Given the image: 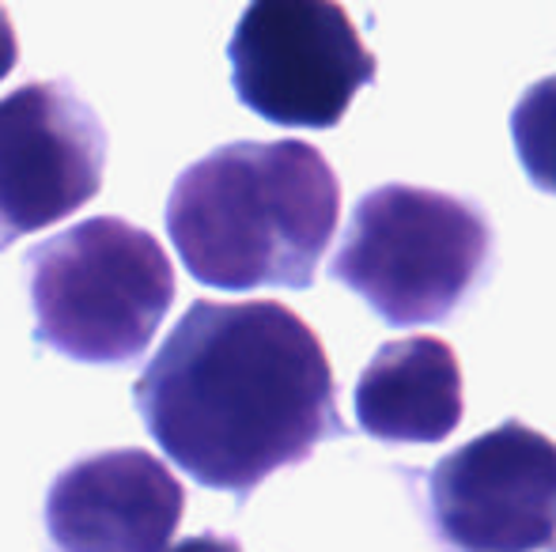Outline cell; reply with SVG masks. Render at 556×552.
<instances>
[{"label": "cell", "instance_id": "cell-12", "mask_svg": "<svg viewBox=\"0 0 556 552\" xmlns=\"http://www.w3.org/2000/svg\"><path fill=\"white\" fill-rule=\"evenodd\" d=\"M167 552H242V549H239V541L224 538V534H198V538H186L182 545H175Z\"/></svg>", "mask_w": 556, "mask_h": 552}, {"label": "cell", "instance_id": "cell-6", "mask_svg": "<svg viewBox=\"0 0 556 552\" xmlns=\"http://www.w3.org/2000/svg\"><path fill=\"white\" fill-rule=\"evenodd\" d=\"M428 496L454 552H556V442L522 420L446 454Z\"/></svg>", "mask_w": 556, "mask_h": 552}, {"label": "cell", "instance_id": "cell-9", "mask_svg": "<svg viewBox=\"0 0 556 552\" xmlns=\"http://www.w3.org/2000/svg\"><path fill=\"white\" fill-rule=\"evenodd\" d=\"M352 406L371 439L443 442L466 409L458 356L440 337L390 341L364 368Z\"/></svg>", "mask_w": 556, "mask_h": 552}, {"label": "cell", "instance_id": "cell-11", "mask_svg": "<svg viewBox=\"0 0 556 552\" xmlns=\"http://www.w3.org/2000/svg\"><path fill=\"white\" fill-rule=\"evenodd\" d=\"M20 61V42H15V30H12V15L0 8V80L15 68Z\"/></svg>", "mask_w": 556, "mask_h": 552}, {"label": "cell", "instance_id": "cell-10", "mask_svg": "<svg viewBox=\"0 0 556 552\" xmlns=\"http://www.w3.org/2000/svg\"><path fill=\"white\" fill-rule=\"evenodd\" d=\"M511 140L527 178L556 193V76L530 84L511 111Z\"/></svg>", "mask_w": 556, "mask_h": 552}, {"label": "cell", "instance_id": "cell-3", "mask_svg": "<svg viewBox=\"0 0 556 552\" xmlns=\"http://www.w3.org/2000/svg\"><path fill=\"white\" fill-rule=\"evenodd\" d=\"M35 333L76 363H132L175 303V269L155 235L96 216L27 251Z\"/></svg>", "mask_w": 556, "mask_h": 552}, {"label": "cell", "instance_id": "cell-1", "mask_svg": "<svg viewBox=\"0 0 556 552\" xmlns=\"http://www.w3.org/2000/svg\"><path fill=\"white\" fill-rule=\"evenodd\" d=\"M132 401L170 462L235 496L341 432L323 341L280 303L198 299L140 371Z\"/></svg>", "mask_w": 556, "mask_h": 552}, {"label": "cell", "instance_id": "cell-5", "mask_svg": "<svg viewBox=\"0 0 556 552\" xmlns=\"http://www.w3.org/2000/svg\"><path fill=\"white\" fill-rule=\"evenodd\" d=\"M242 106L273 126L333 129L379 76L356 23L333 0H254L227 42Z\"/></svg>", "mask_w": 556, "mask_h": 552}, {"label": "cell", "instance_id": "cell-8", "mask_svg": "<svg viewBox=\"0 0 556 552\" xmlns=\"http://www.w3.org/2000/svg\"><path fill=\"white\" fill-rule=\"evenodd\" d=\"M186 511L175 473L148 450H99L46 492L53 552H167Z\"/></svg>", "mask_w": 556, "mask_h": 552}, {"label": "cell", "instance_id": "cell-4", "mask_svg": "<svg viewBox=\"0 0 556 552\" xmlns=\"http://www.w3.org/2000/svg\"><path fill=\"white\" fill-rule=\"evenodd\" d=\"M492 223L469 201L390 182L359 197L330 273L382 322L409 330L454 314L481 280Z\"/></svg>", "mask_w": 556, "mask_h": 552}, {"label": "cell", "instance_id": "cell-7", "mask_svg": "<svg viewBox=\"0 0 556 552\" xmlns=\"http://www.w3.org/2000/svg\"><path fill=\"white\" fill-rule=\"evenodd\" d=\"M106 129L65 80L0 99V251L65 220L103 190Z\"/></svg>", "mask_w": 556, "mask_h": 552}, {"label": "cell", "instance_id": "cell-2", "mask_svg": "<svg viewBox=\"0 0 556 552\" xmlns=\"http://www.w3.org/2000/svg\"><path fill=\"white\" fill-rule=\"evenodd\" d=\"M341 216V182L303 140H239L186 167L167 235L201 284L311 287Z\"/></svg>", "mask_w": 556, "mask_h": 552}]
</instances>
